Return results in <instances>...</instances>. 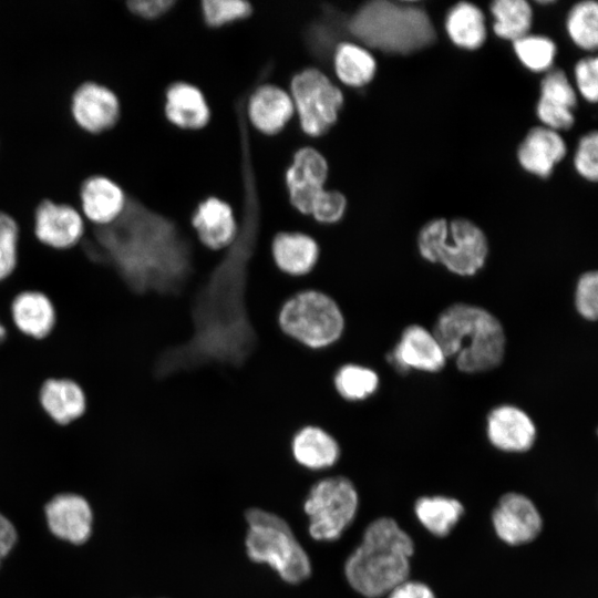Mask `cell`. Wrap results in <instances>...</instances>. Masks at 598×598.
Here are the masks:
<instances>
[{
  "label": "cell",
  "mask_w": 598,
  "mask_h": 598,
  "mask_svg": "<svg viewBox=\"0 0 598 598\" xmlns=\"http://www.w3.org/2000/svg\"><path fill=\"white\" fill-rule=\"evenodd\" d=\"M271 255L282 272L303 276L315 268L319 258V246L307 234L281 231L272 239Z\"/></svg>",
  "instance_id": "484cf974"
},
{
  "label": "cell",
  "mask_w": 598,
  "mask_h": 598,
  "mask_svg": "<svg viewBox=\"0 0 598 598\" xmlns=\"http://www.w3.org/2000/svg\"><path fill=\"white\" fill-rule=\"evenodd\" d=\"M514 51L525 68L533 72H547L556 55V44L542 35H525L513 42Z\"/></svg>",
  "instance_id": "e575fe53"
},
{
  "label": "cell",
  "mask_w": 598,
  "mask_h": 598,
  "mask_svg": "<svg viewBox=\"0 0 598 598\" xmlns=\"http://www.w3.org/2000/svg\"><path fill=\"white\" fill-rule=\"evenodd\" d=\"M239 156L241 212L237 235L195 297L190 338L165 348L154 358L151 367L154 380L213 363L237 368L257 347L246 296L249 262L258 243L261 203L247 135L239 137Z\"/></svg>",
  "instance_id": "6da1fadb"
},
{
  "label": "cell",
  "mask_w": 598,
  "mask_h": 598,
  "mask_svg": "<svg viewBox=\"0 0 598 598\" xmlns=\"http://www.w3.org/2000/svg\"><path fill=\"white\" fill-rule=\"evenodd\" d=\"M389 598H435L425 584L405 580L389 592Z\"/></svg>",
  "instance_id": "7bdbcfd3"
},
{
  "label": "cell",
  "mask_w": 598,
  "mask_h": 598,
  "mask_svg": "<svg viewBox=\"0 0 598 598\" xmlns=\"http://www.w3.org/2000/svg\"><path fill=\"white\" fill-rule=\"evenodd\" d=\"M575 80L582 97L595 103L598 97V60L596 56H587L577 62Z\"/></svg>",
  "instance_id": "60d3db41"
},
{
  "label": "cell",
  "mask_w": 598,
  "mask_h": 598,
  "mask_svg": "<svg viewBox=\"0 0 598 598\" xmlns=\"http://www.w3.org/2000/svg\"><path fill=\"white\" fill-rule=\"evenodd\" d=\"M332 62L338 79L351 87L367 85L377 72V62L371 52L352 42H341L332 55Z\"/></svg>",
  "instance_id": "f1b7e54d"
},
{
  "label": "cell",
  "mask_w": 598,
  "mask_h": 598,
  "mask_svg": "<svg viewBox=\"0 0 598 598\" xmlns=\"http://www.w3.org/2000/svg\"><path fill=\"white\" fill-rule=\"evenodd\" d=\"M20 239V225L10 214L0 210V281L16 269Z\"/></svg>",
  "instance_id": "8d00e7d4"
},
{
  "label": "cell",
  "mask_w": 598,
  "mask_h": 598,
  "mask_svg": "<svg viewBox=\"0 0 598 598\" xmlns=\"http://www.w3.org/2000/svg\"><path fill=\"white\" fill-rule=\"evenodd\" d=\"M190 221L200 243L213 250L226 249L238 231L233 208L216 196L199 202Z\"/></svg>",
  "instance_id": "ffe728a7"
},
{
  "label": "cell",
  "mask_w": 598,
  "mask_h": 598,
  "mask_svg": "<svg viewBox=\"0 0 598 598\" xmlns=\"http://www.w3.org/2000/svg\"><path fill=\"white\" fill-rule=\"evenodd\" d=\"M574 165L578 174L589 182L598 177V134L592 131L584 135L578 143L574 157Z\"/></svg>",
  "instance_id": "f35d334b"
},
{
  "label": "cell",
  "mask_w": 598,
  "mask_h": 598,
  "mask_svg": "<svg viewBox=\"0 0 598 598\" xmlns=\"http://www.w3.org/2000/svg\"><path fill=\"white\" fill-rule=\"evenodd\" d=\"M445 30L451 41L465 50L478 49L487 35L483 12L470 2H458L448 10Z\"/></svg>",
  "instance_id": "83f0119b"
},
{
  "label": "cell",
  "mask_w": 598,
  "mask_h": 598,
  "mask_svg": "<svg viewBox=\"0 0 598 598\" xmlns=\"http://www.w3.org/2000/svg\"><path fill=\"white\" fill-rule=\"evenodd\" d=\"M204 22L220 28L250 17L252 7L244 0H205L200 3Z\"/></svg>",
  "instance_id": "d590c367"
},
{
  "label": "cell",
  "mask_w": 598,
  "mask_h": 598,
  "mask_svg": "<svg viewBox=\"0 0 598 598\" xmlns=\"http://www.w3.org/2000/svg\"><path fill=\"white\" fill-rule=\"evenodd\" d=\"M18 540V532L13 523L0 513V567L2 560L11 553Z\"/></svg>",
  "instance_id": "ee69618b"
},
{
  "label": "cell",
  "mask_w": 598,
  "mask_h": 598,
  "mask_svg": "<svg viewBox=\"0 0 598 598\" xmlns=\"http://www.w3.org/2000/svg\"><path fill=\"white\" fill-rule=\"evenodd\" d=\"M278 324L289 338L310 349H323L338 341L344 318L327 293L307 289L288 298L280 307Z\"/></svg>",
  "instance_id": "ba28073f"
},
{
  "label": "cell",
  "mask_w": 598,
  "mask_h": 598,
  "mask_svg": "<svg viewBox=\"0 0 598 598\" xmlns=\"http://www.w3.org/2000/svg\"><path fill=\"white\" fill-rule=\"evenodd\" d=\"M39 402L52 422L66 426L85 412L86 400L82 388L70 379H48L39 392Z\"/></svg>",
  "instance_id": "cb8c5ba5"
},
{
  "label": "cell",
  "mask_w": 598,
  "mask_h": 598,
  "mask_svg": "<svg viewBox=\"0 0 598 598\" xmlns=\"http://www.w3.org/2000/svg\"><path fill=\"white\" fill-rule=\"evenodd\" d=\"M6 333H7V332H6V329H4V327H3V326L1 324V322H0V342L4 339Z\"/></svg>",
  "instance_id": "f6af8a7d"
},
{
  "label": "cell",
  "mask_w": 598,
  "mask_h": 598,
  "mask_svg": "<svg viewBox=\"0 0 598 598\" xmlns=\"http://www.w3.org/2000/svg\"><path fill=\"white\" fill-rule=\"evenodd\" d=\"M289 93L274 84H259L247 91L245 114L249 126L266 135L280 133L293 116Z\"/></svg>",
  "instance_id": "2e32d148"
},
{
  "label": "cell",
  "mask_w": 598,
  "mask_h": 598,
  "mask_svg": "<svg viewBox=\"0 0 598 598\" xmlns=\"http://www.w3.org/2000/svg\"><path fill=\"white\" fill-rule=\"evenodd\" d=\"M291 101L302 132L310 137L327 134L343 106L342 91L318 68H306L290 81Z\"/></svg>",
  "instance_id": "9c48e42d"
},
{
  "label": "cell",
  "mask_w": 598,
  "mask_h": 598,
  "mask_svg": "<svg viewBox=\"0 0 598 598\" xmlns=\"http://www.w3.org/2000/svg\"><path fill=\"white\" fill-rule=\"evenodd\" d=\"M175 6L173 0H132L126 2L131 13L144 20H156Z\"/></svg>",
  "instance_id": "b9f144b4"
},
{
  "label": "cell",
  "mask_w": 598,
  "mask_h": 598,
  "mask_svg": "<svg viewBox=\"0 0 598 598\" xmlns=\"http://www.w3.org/2000/svg\"><path fill=\"white\" fill-rule=\"evenodd\" d=\"M445 358L465 373L496 368L505 354V333L496 317L468 303H454L443 310L432 331Z\"/></svg>",
  "instance_id": "277c9868"
},
{
  "label": "cell",
  "mask_w": 598,
  "mask_h": 598,
  "mask_svg": "<svg viewBox=\"0 0 598 598\" xmlns=\"http://www.w3.org/2000/svg\"><path fill=\"white\" fill-rule=\"evenodd\" d=\"M79 197L83 216L96 227L114 223L124 212L128 198L116 182L104 175L84 179Z\"/></svg>",
  "instance_id": "ac0fdd59"
},
{
  "label": "cell",
  "mask_w": 598,
  "mask_h": 598,
  "mask_svg": "<svg viewBox=\"0 0 598 598\" xmlns=\"http://www.w3.org/2000/svg\"><path fill=\"white\" fill-rule=\"evenodd\" d=\"M291 452L297 463L309 470L331 467L340 456L334 437L316 425L303 426L295 434Z\"/></svg>",
  "instance_id": "4316f807"
},
{
  "label": "cell",
  "mask_w": 598,
  "mask_h": 598,
  "mask_svg": "<svg viewBox=\"0 0 598 598\" xmlns=\"http://www.w3.org/2000/svg\"><path fill=\"white\" fill-rule=\"evenodd\" d=\"M346 30L362 47L390 54H411L434 43L427 12L415 3L373 0L347 19Z\"/></svg>",
  "instance_id": "5b68a950"
},
{
  "label": "cell",
  "mask_w": 598,
  "mask_h": 598,
  "mask_svg": "<svg viewBox=\"0 0 598 598\" xmlns=\"http://www.w3.org/2000/svg\"><path fill=\"white\" fill-rule=\"evenodd\" d=\"M567 31L582 50L594 51L598 44V4L595 1L576 3L567 17Z\"/></svg>",
  "instance_id": "d6a6232c"
},
{
  "label": "cell",
  "mask_w": 598,
  "mask_h": 598,
  "mask_svg": "<svg viewBox=\"0 0 598 598\" xmlns=\"http://www.w3.org/2000/svg\"><path fill=\"white\" fill-rule=\"evenodd\" d=\"M31 226L34 238L53 250L75 247L86 230L83 216L78 209L51 199L39 203Z\"/></svg>",
  "instance_id": "8fae6325"
},
{
  "label": "cell",
  "mask_w": 598,
  "mask_h": 598,
  "mask_svg": "<svg viewBox=\"0 0 598 598\" xmlns=\"http://www.w3.org/2000/svg\"><path fill=\"white\" fill-rule=\"evenodd\" d=\"M91 230L104 260L135 296L175 295L193 272V248L177 223L136 198H127L114 223Z\"/></svg>",
  "instance_id": "7a4b0ae2"
},
{
  "label": "cell",
  "mask_w": 598,
  "mask_h": 598,
  "mask_svg": "<svg viewBox=\"0 0 598 598\" xmlns=\"http://www.w3.org/2000/svg\"><path fill=\"white\" fill-rule=\"evenodd\" d=\"M16 329L34 340L45 339L55 326L56 315L51 300L40 291H23L11 303Z\"/></svg>",
  "instance_id": "d4e9b609"
},
{
  "label": "cell",
  "mask_w": 598,
  "mask_h": 598,
  "mask_svg": "<svg viewBox=\"0 0 598 598\" xmlns=\"http://www.w3.org/2000/svg\"><path fill=\"white\" fill-rule=\"evenodd\" d=\"M494 16L493 30L504 40L516 41L527 35L532 21L533 10L525 0H497L491 4Z\"/></svg>",
  "instance_id": "1f68e13d"
},
{
  "label": "cell",
  "mask_w": 598,
  "mask_h": 598,
  "mask_svg": "<svg viewBox=\"0 0 598 598\" xmlns=\"http://www.w3.org/2000/svg\"><path fill=\"white\" fill-rule=\"evenodd\" d=\"M412 538L389 517L372 522L362 543L349 556L344 574L350 586L368 598H378L408 580Z\"/></svg>",
  "instance_id": "3957f363"
},
{
  "label": "cell",
  "mask_w": 598,
  "mask_h": 598,
  "mask_svg": "<svg viewBox=\"0 0 598 598\" xmlns=\"http://www.w3.org/2000/svg\"><path fill=\"white\" fill-rule=\"evenodd\" d=\"M577 95L561 69H549L540 82L536 113L545 127L565 131L575 123Z\"/></svg>",
  "instance_id": "e0dca14e"
},
{
  "label": "cell",
  "mask_w": 598,
  "mask_h": 598,
  "mask_svg": "<svg viewBox=\"0 0 598 598\" xmlns=\"http://www.w3.org/2000/svg\"><path fill=\"white\" fill-rule=\"evenodd\" d=\"M566 143L558 132L536 126L527 132L518 146L517 158L528 173L540 178L551 175L554 167L565 157Z\"/></svg>",
  "instance_id": "7402d4cb"
},
{
  "label": "cell",
  "mask_w": 598,
  "mask_h": 598,
  "mask_svg": "<svg viewBox=\"0 0 598 598\" xmlns=\"http://www.w3.org/2000/svg\"><path fill=\"white\" fill-rule=\"evenodd\" d=\"M358 504L357 489L347 477L317 482L303 504L310 536L316 540H337L353 520Z\"/></svg>",
  "instance_id": "30bf717a"
},
{
  "label": "cell",
  "mask_w": 598,
  "mask_h": 598,
  "mask_svg": "<svg viewBox=\"0 0 598 598\" xmlns=\"http://www.w3.org/2000/svg\"><path fill=\"white\" fill-rule=\"evenodd\" d=\"M245 517L246 551L252 561L269 565L288 584L310 576V559L286 520L260 508L248 509Z\"/></svg>",
  "instance_id": "8992f818"
},
{
  "label": "cell",
  "mask_w": 598,
  "mask_h": 598,
  "mask_svg": "<svg viewBox=\"0 0 598 598\" xmlns=\"http://www.w3.org/2000/svg\"><path fill=\"white\" fill-rule=\"evenodd\" d=\"M164 113L173 125L187 131L205 127L210 118L203 92L187 82H174L166 89Z\"/></svg>",
  "instance_id": "603a6c76"
},
{
  "label": "cell",
  "mask_w": 598,
  "mask_h": 598,
  "mask_svg": "<svg viewBox=\"0 0 598 598\" xmlns=\"http://www.w3.org/2000/svg\"><path fill=\"white\" fill-rule=\"evenodd\" d=\"M341 18L333 8L320 9L305 27L302 38L308 53L319 61L332 60L339 41Z\"/></svg>",
  "instance_id": "f546056e"
},
{
  "label": "cell",
  "mask_w": 598,
  "mask_h": 598,
  "mask_svg": "<svg viewBox=\"0 0 598 598\" xmlns=\"http://www.w3.org/2000/svg\"><path fill=\"white\" fill-rule=\"evenodd\" d=\"M498 537L509 545L532 542L542 530V517L534 503L518 493L505 494L493 512Z\"/></svg>",
  "instance_id": "9a60e30c"
},
{
  "label": "cell",
  "mask_w": 598,
  "mask_h": 598,
  "mask_svg": "<svg viewBox=\"0 0 598 598\" xmlns=\"http://www.w3.org/2000/svg\"><path fill=\"white\" fill-rule=\"evenodd\" d=\"M576 309L587 320H596L598 315V274L588 271L577 282L575 295Z\"/></svg>",
  "instance_id": "ab89813d"
},
{
  "label": "cell",
  "mask_w": 598,
  "mask_h": 598,
  "mask_svg": "<svg viewBox=\"0 0 598 598\" xmlns=\"http://www.w3.org/2000/svg\"><path fill=\"white\" fill-rule=\"evenodd\" d=\"M487 436L497 448L506 452H525L536 439V427L530 417L513 405H501L487 416Z\"/></svg>",
  "instance_id": "44dd1931"
},
{
  "label": "cell",
  "mask_w": 598,
  "mask_h": 598,
  "mask_svg": "<svg viewBox=\"0 0 598 598\" xmlns=\"http://www.w3.org/2000/svg\"><path fill=\"white\" fill-rule=\"evenodd\" d=\"M49 530L72 545L86 543L93 530V511L87 499L76 493H59L44 505Z\"/></svg>",
  "instance_id": "5bb4252c"
},
{
  "label": "cell",
  "mask_w": 598,
  "mask_h": 598,
  "mask_svg": "<svg viewBox=\"0 0 598 598\" xmlns=\"http://www.w3.org/2000/svg\"><path fill=\"white\" fill-rule=\"evenodd\" d=\"M389 360L401 372L409 369L436 372L444 367L446 358L432 332L412 324L403 330Z\"/></svg>",
  "instance_id": "d6986e66"
},
{
  "label": "cell",
  "mask_w": 598,
  "mask_h": 598,
  "mask_svg": "<svg viewBox=\"0 0 598 598\" xmlns=\"http://www.w3.org/2000/svg\"><path fill=\"white\" fill-rule=\"evenodd\" d=\"M328 173L326 157L315 147L305 146L295 152L285 182L289 202L296 210L310 215L316 197L324 189Z\"/></svg>",
  "instance_id": "7c38bea8"
},
{
  "label": "cell",
  "mask_w": 598,
  "mask_h": 598,
  "mask_svg": "<svg viewBox=\"0 0 598 598\" xmlns=\"http://www.w3.org/2000/svg\"><path fill=\"white\" fill-rule=\"evenodd\" d=\"M414 509L421 524L436 536H446L464 513L457 499L443 496L421 497Z\"/></svg>",
  "instance_id": "4dcf8cb0"
},
{
  "label": "cell",
  "mask_w": 598,
  "mask_h": 598,
  "mask_svg": "<svg viewBox=\"0 0 598 598\" xmlns=\"http://www.w3.org/2000/svg\"><path fill=\"white\" fill-rule=\"evenodd\" d=\"M70 111L75 124L91 134L113 128L121 116V103L116 93L104 84L93 81L80 84L71 96Z\"/></svg>",
  "instance_id": "4fadbf2b"
},
{
  "label": "cell",
  "mask_w": 598,
  "mask_h": 598,
  "mask_svg": "<svg viewBox=\"0 0 598 598\" xmlns=\"http://www.w3.org/2000/svg\"><path fill=\"white\" fill-rule=\"evenodd\" d=\"M333 383L340 396L349 401H360L377 391L379 378L373 370L350 363L337 371Z\"/></svg>",
  "instance_id": "836d02e7"
},
{
  "label": "cell",
  "mask_w": 598,
  "mask_h": 598,
  "mask_svg": "<svg viewBox=\"0 0 598 598\" xmlns=\"http://www.w3.org/2000/svg\"><path fill=\"white\" fill-rule=\"evenodd\" d=\"M421 256L460 276L475 275L485 264L488 243L484 231L465 218H435L417 236Z\"/></svg>",
  "instance_id": "52a82bcc"
},
{
  "label": "cell",
  "mask_w": 598,
  "mask_h": 598,
  "mask_svg": "<svg viewBox=\"0 0 598 598\" xmlns=\"http://www.w3.org/2000/svg\"><path fill=\"white\" fill-rule=\"evenodd\" d=\"M346 209V196L339 190L324 188L316 197L310 216L320 224L331 225L342 219Z\"/></svg>",
  "instance_id": "74e56055"
}]
</instances>
